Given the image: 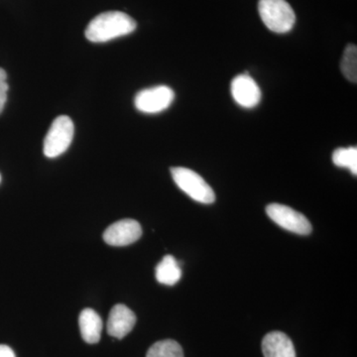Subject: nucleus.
Returning a JSON list of instances; mask_svg holds the SVG:
<instances>
[{"label":"nucleus","mask_w":357,"mask_h":357,"mask_svg":"<svg viewBox=\"0 0 357 357\" xmlns=\"http://www.w3.org/2000/svg\"><path fill=\"white\" fill-rule=\"evenodd\" d=\"M146 357H184V351L175 340H160L150 347Z\"/></svg>","instance_id":"13"},{"label":"nucleus","mask_w":357,"mask_h":357,"mask_svg":"<svg viewBox=\"0 0 357 357\" xmlns=\"http://www.w3.org/2000/svg\"><path fill=\"white\" fill-rule=\"evenodd\" d=\"M136 316L126 305L117 304L110 311L107 333L110 337L121 340L133 330Z\"/></svg>","instance_id":"9"},{"label":"nucleus","mask_w":357,"mask_h":357,"mask_svg":"<svg viewBox=\"0 0 357 357\" xmlns=\"http://www.w3.org/2000/svg\"><path fill=\"white\" fill-rule=\"evenodd\" d=\"M8 84L4 83L0 84V114L3 112L4 107L7 100V93H8Z\"/></svg>","instance_id":"16"},{"label":"nucleus","mask_w":357,"mask_h":357,"mask_svg":"<svg viewBox=\"0 0 357 357\" xmlns=\"http://www.w3.org/2000/svg\"><path fill=\"white\" fill-rule=\"evenodd\" d=\"M171 174L176 185L194 201L206 204L215 201V192L198 173L184 167H173Z\"/></svg>","instance_id":"3"},{"label":"nucleus","mask_w":357,"mask_h":357,"mask_svg":"<svg viewBox=\"0 0 357 357\" xmlns=\"http://www.w3.org/2000/svg\"><path fill=\"white\" fill-rule=\"evenodd\" d=\"M340 70L345 79L351 83L357 82V48L356 45H347L340 62Z\"/></svg>","instance_id":"14"},{"label":"nucleus","mask_w":357,"mask_h":357,"mask_svg":"<svg viewBox=\"0 0 357 357\" xmlns=\"http://www.w3.org/2000/svg\"><path fill=\"white\" fill-rule=\"evenodd\" d=\"M141 236L140 223L128 218L109 225L103 232V241L112 246H126L136 243Z\"/></svg>","instance_id":"7"},{"label":"nucleus","mask_w":357,"mask_h":357,"mask_svg":"<svg viewBox=\"0 0 357 357\" xmlns=\"http://www.w3.org/2000/svg\"><path fill=\"white\" fill-rule=\"evenodd\" d=\"M74 122L69 116L61 115L52 123L44 140L43 151L48 158H56L67 151L74 138Z\"/></svg>","instance_id":"4"},{"label":"nucleus","mask_w":357,"mask_h":357,"mask_svg":"<svg viewBox=\"0 0 357 357\" xmlns=\"http://www.w3.org/2000/svg\"><path fill=\"white\" fill-rule=\"evenodd\" d=\"M7 82V74L6 70L0 68V84L6 83Z\"/></svg>","instance_id":"18"},{"label":"nucleus","mask_w":357,"mask_h":357,"mask_svg":"<svg viewBox=\"0 0 357 357\" xmlns=\"http://www.w3.org/2000/svg\"><path fill=\"white\" fill-rule=\"evenodd\" d=\"M79 331L82 337L86 344H98L102 331V319L95 310H83L79 318Z\"/></svg>","instance_id":"11"},{"label":"nucleus","mask_w":357,"mask_h":357,"mask_svg":"<svg viewBox=\"0 0 357 357\" xmlns=\"http://www.w3.org/2000/svg\"><path fill=\"white\" fill-rule=\"evenodd\" d=\"M156 280L160 284L167 286H174L180 281L182 270L178 263L172 255H166L161 262L157 265L155 270Z\"/></svg>","instance_id":"12"},{"label":"nucleus","mask_w":357,"mask_h":357,"mask_svg":"<svg viewBox=\"0 0 357 357\" xmlns=\"http://www.w3.org/2000/svg\"><path fill=\"white\" fill-rule=\"evenodd\" d=\"M262 351L264 357H297L292 340L281 332H272L265 335Z\"/></svg>","instance_id":"10"},{"label":"nucleus","mask_w":357,"mask_h":357,"mask_svg":"<svg viewBox=\"0 0 357 357\" xmlns=\"http://www.w3.org/2000/svg\"><path fill=\"white\" fill-rule=\"evenodd\" d=\"M268 217L279 227H283L294 234L307 236L312 232V225L309 220L299 211L293 210L290 206L280 204H268L266 206Z\"/></svg>","instance_id":"5"},{"label":"nucleus","mask_w":357,"mask_h":357,"mask_svg":"<svg viewBox=\"0 0 357 357\" xmlns=\"http://www.w3.org/2000/svg\"><path fill=\"white\" fill-rule=\"evenodd\" d=\"M175 98L172 89L167 86H157L145 89L135 96L134 105L140 112L156 114L170 107Z\"/></svg>","instance_id":"6"},{"label":"nucleus","mask_w":357,"mask_h":357,"mask_svg":"<svg viewBox=\"0 0 357 357\" xmlns=\"http://www.w3.org/2000/svg\"><path fill=\"white\" fill-rule=\"evenodd\" d=\"M258 11L268 29L272 32L287 33L296 22V14L286 0H259Z\"/></svg>","instance_id":"2"},{"label":"nucleus","mask_w":357,"mask_h":357,"mask_svg":"<svg viewBox=\"0 0 357 357\" xmlns=\"http://www.w3.org/2000/svg\"><path fill=\"white\" fill-rule=\"evenodd\" d=\"M333 162L340 168H347L354 176L357 175V148H337L333 154Z\"/></svg>","instance_id":"15"},{"label":"nucleus","mask_w":357,"mask_h":357,"mask_svg":"<svg viewBox=\"0 0 357 357\" xmlns=\"http://www.w3.org/2000/svg\"><path fill=\"white\" fill-rule=\"evenodd\" d=\"M137 27L132 17L121 11H109L96 16L86 27V39L93 43H105L131 34Z\"/></svg>","instance_id":"1"},{"label":"nucleus","mask_w":357,"mask_h":357,"mask_svg":"<svg viewBox=\"0 0 357 357\" xmlns=\"http://www.w3.org/2000/svg\"><path fill=\"white\" fill-rule=\"evenodd\" d=\"M230 91L234 102L244 109H255L261 100L259 86L246 74L239 75L232 79Z\"/></svg>","instance_id":"8"},{"label":"nucleus","mask_w":357,"mask_h":357,"mask_svg":"<svg viewBox=\"0 0 357 357\" xmlns=\"http://www.w3.org/2000/svg\"><path fill=\"white\" fill-rule=\"evenodd\" d=\"M0 357H16L15 354L8 345L0 344Z\"/></svg>","instance_id":"17"},{"label":"nucleus","mask_w":357,"mask_h":357,"mask_svg":"<svg viewBox=\"0 0 357 357\" xmlns=\"http://www.w3.org/2000/svg\"><path fill=\"white\" fill-rule=\"evenodd\" d=\"M0 182H1V175H0Z\"/></svg>","instance_id":"19"}]
</instances>
